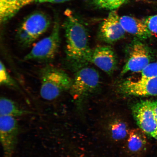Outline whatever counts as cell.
Returning a JSON list of instances; mask_svg holds the SVG:
<instances>
[{
	"mask_svg": "<svg viewBox=\"0 0 157 157\" xmlns=\"http://www.w3.org/2000/svg\"><path fill=\"white\" fill-rule=\"evenodd\" d=\"M63 23L66 38L65 53L68 65L77 70L90 62L92 50L90 48L87 29L70 10L65 12Z\"/></svg>",
	"mask_w": 157,
	"mask_h": 157,
	"instance_id": "cell-1",
	"label": "cell"
},
{
	"mask_svg": "<svg viewBox=\"0 0 157 157\" xmlns=\"http://www.w3.org/2000/svg\"><path fill=\"white\" fill-rule=\"evenodd\" d=\"M129 56L121 74L128 72H141L150 64V56L148 49L140 41L135 40L129 47Z\"/></svg>",
	"mask_w": 157,
	"mask_h": 157,
	"instance_id": "cell-8",
	"label": "cell"
},
{
	"mask_svg": "<svg viewBox=\"0 0 157 157\" xmlns=\"http://www.w3.org/2000/svg\"><path fill=\"white\" fill-rule=\"evenodd\" d=\"M151 35L157 36V15L150 16L143 20Z\"/></svg>",
	"mask_w": 157,
	"mask_h": 157,
	"instance_id": "cell-19",
	"label": "cell"
},
{
	"mask_svg": "<svg viewBox=\"0 0 157 157\" xmlns=\"http://www.w3.org/2000/svg\"><path fill=\"white\" fill-rule=\"evenodd\" d=\"M100 76L95 69L83 67L76 71L70 91L74 101L81 102L99 87Z\"/></svg>",
	"mask_w": 157,
	"mask_h": 157,
	"instance_id": "cell-5",
	"label": "cell"
},
{
	"mask_svg": "<svg viewBox=\"0 0 157 157\" xmlns=\"http://www.w3.org/2000/svg\"><path fill=\"white\" fill-rule=\"evenodd\" d=\"M121 93L136 97L157 95V77L142 78L137 80H126L119 87Z\"/></svg>",
	"mask_w": 157,
	"mask_h": 157,
	"instance_id": "cell-9",
	"label": "cell"
},
{
	"mask_svg": "<svg viewBox=\"0 0 157 157\" xmlns=\"http://www.w3.org/2000/svg\"><path fill=\"white\" fill-rule=\"evenodd\" d=\"M146 134L140 128H134L129 131L127 139L128 151L131 154H137L142 152L147 144Z\"/></svg>",
	"mask_w": 157,
	"mask_h": 157,
	"instance_id": "cell-14",
	"label": "cell"
},
{
	"mask_svg": "<svg viewBox=\"0 0 157 157\" xmlns=\"http://www.w3.org/2000/svg\"></svg>",
	"mask_w": 157,
	"mask_h": 157,
	"instance_id": "cell-23",
	"label": "cell"
},
{
	"mask_svg": "<svg viewBox=\"0 0 157 157\" xmlns=\"http://www.w3.org/2000/svg\"><path fill=\"white\" fill-rule=\"evenodd\" d=\"M60 25L58 17H55L50 34L37 42L30 52L25 56V61L48 62L53 59L58 52L60 44Z\"/></svg>",
	"mask_w": 157,
	"mask_h": 157,
	"instance_id": "cell-4",
	"label": "cell"
},
{
	"mask_svg": "<svg viewBox=\"0 0 157 157\" xmlns=\"http://www.w3.org/2000/svg\"><path fill=\"white\" fill-rule=\"evenodd\" d=\"M142 78L157 77V62L150 63L141 72Z\"/></svg>",
	"mask_w": 157,
	"mask_h": 157,
	"instance_id": "cell-20",
	"label": "cell"
},
{
	"mask_svg": "<svg viewBox=\"0 0 157 157\" xmlns=\"http://www.w3.org/2000/svg\"><path fill=\"white\" fill-rule=\"evenodd\" d=\"M128 0H93L94 5L98 8L114 11Z\"/></svg>",
	"mask_w": 157,
	"mask_h": 157,
	"instance_id": "cell-17",
	"label": "cell"
},
{
	"mask_svg": "<svg viewBox=\"0 0 157 157\" xmlns=\"http://www.w3.org/2000/svg\"><path fill=\"white\" fill-rule=\"evenodd\" d=\"M0 140L4 157H13L19 134V125L15 117L0 116Z\"/></svg>",
	"mask_w": 157,
	"mask_h": 157,
	"instance_id": "cell-6",
	"label": "cell"
},
{
	"mask_svg": "<svg viewBox=\"0 0 157 157\" xmlns=\"http://www.w3.org/2000/svg\"><path fill=\"white\" fill-rule=\"evenodd\" d=\"M0 84L9 87L18 88L15 80L10 75L3 63H0Z\"/></svg>",
	"mask_w": 157,
	"mask_h": 157,
	"instance_id": "cell-18",
	"label": "cell"
},
{
	"mask_svg": "<svg viewBox=\"0 0 157 157\" xmlns=\"http://www.w3.org/2000/svg\"><path fill=\"white\" fill-rule=\"evenodd\" d=\"M120 17L116 11H112L102 22L99 35L104 42L113 44L124 37L126 32L121 25Z\"/></svg>",
	"mask_w": 157,
	"mask_h": 157,
	"instance_id": "cell-10",
	"label": "cell"
},
{
	"mask_svg": "<svg viewBox=\"0 0 157 157\" xmlns=\"http://www.w3.org/2000/svg\"><path fill=\"white\" fill-rule=\"evenodd\" d=\"M129 131L126 124L122 121H115L111 125V137L116 141L122 140L127 138Z\"/></svg>",
	"mask_w": 157,
	"mask_h": 157,
	"instance_id": "cell-16",
	"label": "cell"
},
{
	"mask_svg": "<svg viewBox=\"0 0 157 157\" xmlns=\"http://www.w3.org/2000/svg\"><path fill=\"white\" fill-rule=\"evenodd\" d=\"M70 0H35V2L38 3H59L65 2Z\"/></svg>",
	"mask_w": 157,
	"mask_h": 157,
	"instance_id": "cell-21",
	"label": "cell"
},
{
	"mask_svg": "<svg viewBox=\"0 0 157 157\" xmlns=\"http://www.w3.org/2000/svg\"><path fill=\"white\" fill-rule=\"evenodd\" d=\"M120 21L125 32L139 39H146L151 35L143 20L125 15L120 17Z\"/></svg>",
	"mask_w": 157,
	"mask_h": 157,
	"instance_id": "cell-12",
	"label": "cell"
},
{
	"mask_svg": "<svg viewBox=\"0 0 157 157\" xmlns=\"http://www.w3.org/2000/svg\"><path fill=\"white\" fill-rule=\"evenodd\" d=\"M90 62L106 73L113 74L116 69L117 58L113 49L109 46H99L92 50Z\"/></svg>",
	"mask_w": 157,
	"mask_h": 157,
	"instance_id": "cell-11",
	"label": "cell"
},
{
	"mask_svg": "<svg viewBox=\"0 0 157 157\" xmlns=\"http://www.w3.org/2000/svg\"><path fill=\"white\" fill-rule=\"evenodd\" d=\"M51 24L50 17L43 12L31 13L25 17L17 29V42L25 48L29 47L46 32Z\"/></svg>",
	"mask_w": 157,
	"mask_h": 157,
	"instance_id": "cell-3",
	"label": "cell"
},
{
	"mask_svg": "<svg viewBox=\"0 0 157 157\" xmlns=\"http://www.w3.org/2000/svg\"><path fill=\"white\" fill-rule=\"evenodd\" d=\"M151 105L157 119V101H150Z\"/></svg>",
	"mask_w": 157,
	"mask_h": 157,
	"instance_id": "cell-22",
	"label": "cell"
},
{
	"mask_svg": "<svg viewBox=\"0 0 157 157\" xmlns=\"http://www.w3.org/2000/svg\"><path fill=\"white\" fill-rule=\"evenodd\" d=\"M133 116L139 128L146 135L157 139V119L150 101H143L133 106Z\"/></svg>",
	"mask_w": 157,
	"mask_h": 157,
	"instance_id": "cell-7",
	"label": "cell"
},
{
	"mask_svg": "<svg viewBox=\"0 0 157 157\" xmlns=\"http://www.w3.org/2000/svg\"><path fill=\"white\" fill-rule=\"evenodd\" d=\"M35 0H0V21L5 23L16 15L23 8Z\"/></svg>",
	"mask_w": 157,
	"mask_h": 157,
	"instance_id": "cell-13",
	"label": "cell"
},
{
	"mask_svg": "<svg viewBox=\"0 0 157 157\" xmlns=\"http://www.w3.org/2000/svg\"><path fill=\"white\" fill-rule=\"evenodd\" d=\"M40 76V95L47 101L56 99L71 87L72 79L64 71L55 67H45L41 70Z\"/></svg>",
	"mask_w": 157,
	"mask_h": 157,
	"instance_id": "cell-2",
	"label": "cell"
},
{
	"mask_svg": "<svg viewBox=\"0 0 157 157\" xmlns=\"http://www.w3.org/2000/svg\"><path fill=\"white\" fill-rule=\"evenodd\" d=\"M29 113V112L22 109L13 100L4 97L1 98L0 116H9L15 117Z\"/></svg>",
	"mask_w": 157,
	"mask_h": 157,
	"instance_id": "cell-15",
	"label": "cell"
}]
</instances>
